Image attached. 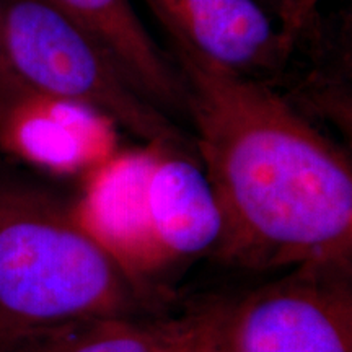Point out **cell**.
I'll use <instances>...</instances> for the list:
<instances>
[{
    "label": "cell",
    "instance_id": "obj_11",
    "mask_svg": "<svg viewBox=\"0 0 352 352\" xmlns=\"http://www.w3.org/2000/svg\"><path fill=\"white\" fill-rule=\"evenodd\" d=\"M320 2L321 0H277L276 13L279 19L277 30L290 51H292L297 34L305 30Z\"/></svg>",
    "mask_w": 352,
    "mask_h": 352
},
{
    "label": "cell",
    "instance_id": "obj_8",
    "mask_svg": "<svg viewBox=\"0 0 352 352\" xmlns=\"http://www.w3.org/2000/svg\"><path fill=\"white\" fill-rule=\"evenodd\" d=\"M147 212L166 264L217 253L223 215L199 157L191 151L153 145Z\"/></svg>",
    "mask_w": 352,
    "mask_h": 352
},
{
    "label": "cell",
    "instance_id": "obj_13",
    "mask_svg": "<svg viewBox=\"0 0 352 352\" xmlns=\"http://www.w3.org/2000/svg\"><path fill=\"white\" fill-rule=\"evenodd\" d=\"M6 64H3V59H2V51H0V77L3 76V72H6Z\"/></svg>",
    "mask_w": 352,
    "mask_h": 352
},
{
    "label": "cell",
    "instance_id": "obj_2",
    "mask_svg": "<svg viewBox=\"0 0 352 352\" xmlns=\"http://www.w3.org/2000/svg\"><path fill=\"white\" fill-rule=\"evenodd\" d=\"M157 300L95 239L77 202L0 157V342Z\"/></svg>",
    "mask_w": 352,
    "mask_h": 352
},
{
    "label": "cell",
    "instance_id": "obj_7",
    "mask_svg": "<svg viewBox=\"0 0 352 352\" xmlns=\"http://www.w3.org/2000/svg\"><path fill=\"white\" fill-rule=\"evenodd\" d=\"M153 145L116 155L85 175L76 201L82 222L144 285L166 266L153 240L147 212V178Z\"/></svg>",
    "mask_w": 352,
    "mask_h": 352
},
{
    "label": "cell",
    "instance_id": "obj_5",
    "mask_svg": "<svg viewBox=\"0 0 352 352\" xmlns=\"http://www.w3.org/2000/svg\"><path fill=\"white\" fill-rule=\"evenodd\" d=\"M0 152L54 175H87L118 153L116 122L85 104L0 77Z\"/></svg>",
    "mask_w": 352,
    "mask_h": 352
},
{
    "label": "cell",
    "instance_id": "obj_9",
    "mask_svg": "<svg viewBox=\"0 0 352 352\" xmlns=\"http://www.w3.org/2000/svg\"><path fill=\"white\" fill-rule=\"evenodd\" d=\"M96 39L139 94L166 116H188L178 65L152 38L131 0H47Z\"/></svg>",
    "mask_w": 352,
    "mask_h": 352
},
{
    "label": "cell",
    "instance_id": "obj_4",
    "mask_svg": "<svg viewBox=\"0 0 352 352\" xmlns=\"http://www.w3.org/2000/svg\"><path fill=\"white\" fill-rule=\"evenodd\" d=\"M220 352H352V264L305 263L223 303Z\"/></svg>",
    "mask_w": 352,
    "mask_h": 352
},
{
    "label": "cell",
    "instance_id": "obj_14",
    "mask_svg": "<svg viewBox=\"0 0 352 352\" xmlns=\"http://www.w3.org/2000/svg\"><path fill=\"white\" fill-rule=\"evenodd\" d=\"M256 2L261 3V0H256ZM274 3H276V6H277V0H274ZM261 6H263V3H261Z\"/></svg>",
    "mask_w": 352,
    "mask_h": 352
},
{
    "label": "cell",
    "instance_id": "obj_3",
    "mask_svg": "<svg viewBox=\"0 0 352 352\" xmlns=\"http://www.w3.org/2000/svg\"><path fill=\"white\" fill-rule=\"evenodd\" d=\"M0 51L8 72L39 94L107 114L147 145L196 151L104 47L47 0H0Z\"/></svg>",
    "mask_w": 352,
    "mask_h": 352
},
{
    "label": "cell",
    "instance_id": "obj_10",
    "mask_svg": "<svg viewBox=\"0 0 352 352\" xmlns=\"http://www.w3.org/2000/svg\"><path fill=\"white\" fill-rule=\"evenodd\" d=\"M219 305L179 315L74 321L0 342V352H186L212 323Z\"/></svg>",
    "mask_w": 352,
    "mask_h": 352
},
{
    "label": "cell",
    "instance_id": "obj_6",
    "mask_svg": "<svg viewBox=\"0 0 352 352\" xmlns=\"http://www.w3.org/2000/svg\"><path fill=\"white\" fill-rule=\"evenodd\" d=\"M168 39L245 77L279 67L290 50L256 0H144Z\"/></svg>",
    "mask_w": 352,
    "mask_h": 352
},
{
    "label": "cell",
    "instance_id": "obj_12",
    "mask_svg": "<svg viewBox=\"0 0 352 352\" xmlns=\"http://www.w3.org/2000/svg\"><path fill=\"white\" fill-rule=\"evenodd\" d=\"M222 307L223 303H220L217 315H215L212 323L209 324V328L206 329L199 338H197V341L189 347L186 352H220L219 342H217V324H219L220 314H222Z\"/></svg>",
    "mask_w": 352,
    "mask_h": 352
},
{
    "label": "cell",
    "instance_id": "obj_1",
    "mask_svg": "<svg viewBox=\"0 0 352 352\" xmlns=\"http://www.w3.org/2000/svg\"><path fill=\"white\" fill-rule=\"evenodd\" d=\"M199 162L223 215L214 258L246 270L352 264V168L338 145L271 88L176 39Z\"/></svg>",
    "mask_w": 352,
    "mask_h": 352
}]
</instances>
